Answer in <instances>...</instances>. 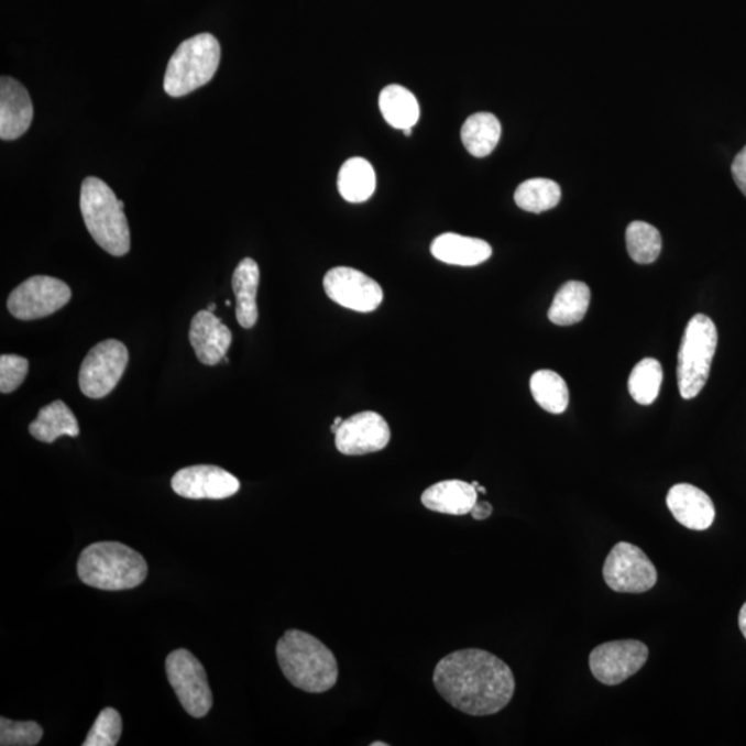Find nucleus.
<instances>
[{"label": "nucleus", "instance_id": "c756f323", "mask_svg": "<svg viewBox=\"0 0 746 746\" xmlns=\"http://www.w3.org/2000/svg\"><path fill=\"white\" fill-rule=\"evenodd\" d=\"M122 734V717L113 707H105L91 726L84 746H116Z\"/></svg>", "mask_w": 746, "mask_h": 746}, {"label": "nucleus", "instance_id": "f8f14e48", "mask_svg": "<svg viewBox=\"0 0 746 746\" xmlns=\"http://www.w3.org/2000/svg\"><path fill=\"white\" fill-rule=\"evenodd\" d=\"M329 299L359 312L375 311L383 301V289L375 279L351 267H334L323 277Z\"/></svg>", "mask_w": 746, "mask_h": 746}, {"label": "nucleus", "instance_id": "393cba45", "mask_svg": "<svg viewBox=\"0 0 746 746\" xmlns=\"http://www.w3.org/2000/svg\"><path fill=\"white\" fill-rule=\"evenodd\" d=\"M380 108L386 122L399 131L414 128L419 121V102L403 86L391 85L383 89L380 96Z\"/></svg>", "mask_w": 746, "mask_h": 746}, {"label": "nucleus", "instance_id": "7c9ffc66", "mask_svg": "<svg viewBox=\"0 0 746 746\" xmlns=\"http://www.w3.org/2000/svg\"><path fill=\"white\" fill-rule=\"evenodd\" d=\"M43 728L35 722H13L0 718V745L34 746L41 743Z\"/></svg>", "mask_w": 746, "mask_h": 746}, {"label": "nucleus", "instance_id": "bb28decb", "mask_svg": "<svg viewBox=\"0 0 746 746\" xmlns=\"http://www.w3.org/2000/svg\"><path fill=\"white\" fill-rule=\"evenodd\" d=\"M561 188L549 178H529L517 187L515 201L517 207L531 213H542L559 205Z\"/></svg>", "mask_w": 746, "mask_h": 746}, {"label": "nucleus", "instance_id": "0eeeda50", "mask_svg": "<svg viewBox=\"0 0 746 746\" xmlns=\"http://www.w3.org/2000/svg\"><path fill=\"white\" fill-rule=\"evenodd\" d=\"M167 680L188 715L207 716L213 705L212 690L202 663L194 654L178 648L166 658Z\"/></svg>", "mask_w": 746, "mask_h": 746}, {"label": "nucleus", "instance_id": "4be33fe9", "mask_svg": "<svg viewBox=\"0 0 746 746\" xmlns=\"http://www.w3.org/2000/svg\"><path fill=\"white\" fill-rule=\"evenodd\" d=\"M79 431L77 418L62 399L43 407L30 425L31 436L47 445H52L62 436L78 437Z\"/></svg>", "mask_w": 746, "mask_h": 746}, {"label": "nucleus", "instance_id": "2f4dec72", "mask_svg": "<svg viewBox=\"0 0 746 746\" xmlns=\"http://www.w3.org/2000/svg\"><path fill=\"white\" fill-rule=\"evenodd\" d=\"M30 362L24 356L3 354L0 356V392L13 393L23 385L29 375Z\"/></svg>", "mask_w": 746, "mask_h": 746}, {"label": "nucleus", "instance_id": "a211bd4d", "mask_svg": "<svg viewBox=\"0 0 746 746\" xmlns=\"http://www.w3.org/2000/svg\"><path fill=\"white\" fill-rule=\"evenodd\" d=\"M431 255L452 266L472 267L489 261L492 248L479 238L464 237L456 232H446L436 238L430 246Z\"/></svg>", "mask_w": 746, "mask_h": 746}, {"label": "nucleus", "instance_id": "6ab92c4d", "mask_svg": "<svg viewBox=\"0 0 746 746\" xmlns=\"http://www.w3.org/2000/svg\"><path fill=\"white\" fill-rule=\"evenodd\" d=\"M478 490L461 480L440 481L429 486L421 495V504L431 512L464 516L478 504Z\"/></svg>", "mask_w": 746, "mask_h": 746}, {"label": "nucleus", "instance_id": "9d476101", "mask_svg": "<svg viewBox=\"0 0 746 746\" xmlns=\"http://www.w3.org/2000/svg\"><path fill=\"white\" fill-rule=\"evenodd\" d=\"M603 577L618 593H645L656 586L658 574L645 551L628 542L616 544L605 559Z\"/></svg>", "mask_w": 746, "mask_h": 746}, {"label": "nucleus", "instance_id": "39448f33", "mask_svg": "<svg viewBox=\"0 0 746 746\" xmlns=\"http://www.w3.org/2000/svg\"><path fill=\"white\" fill-rule=\"evenodd\" d=\"M220 56V43L212 34H199L184 41L167 64L166 94L183 97L202 88L218 72Z\"/></svg>", "mask_w": 746, "mask_h": 746}, {"label": "nucleus", "instance_id": "f704fd0d", "mask_svg": "<svg viewBox=\"0 0 746 746\" xmlns=\"http://www.w3.org/2000/svg\"><path fill=\"white\" fill-rule=\"evenodd\" d=\"M738 625H739L740 632H743V635L746 639V603L743 605V608H740V611H739Z\"/></svg>", "mask_w": 746, "mask_h": 746}, {"label": "nucleus", "instance_id": "6e6552de", "mask_svg": "<svg viewBox=\"0 0 746 746\" xmlns=\"http://www.w3.org/2000/svg\"><path fill=\"white\" fill-rule=\"evenodd\" d=\"M129 351L116 339L102 340L80 365L79 387L86 397L99 399L117 387L127 370Z\"/></svg>", "mask_w": 746, "mask_h": 746}, {"label": "nucleus", "instance_id": "c9c22d12", "mask_svg": "<svg viewBox=\"0 0 746 746\" xmlns=\"http://www.w3.org/2000/svg\"><path fill=\"white\" fill-rule=\"evenodd\" d=\"M342 424H343L342 418L334 419V424L332 425V431L337 432V430L339 429V426L342 425Z\"/></svg>", "mask_w": 746, "mask_h": 746}, {"label": "nucleus", "instance_id": "dca6fc26", "mask_svg": "<svg viewBox=\"0 0 746 746\" xmlns=\"http://www.w3.org/2000/svg\"><path fill=\"white\" fill-rule=\"evenodd\" d=\"M667 505L681 526L704 531L715 520V505L704 491L691 484H676L669 490Z\"/></svg>", "mask_w": 746, "mask_h": 746}, {"label": "nucleus", "instance_id": "58836bf2", "mask_svg": "<svg viewBox=\"0 0 746 746\" xmlns=\"http://www.w3.org/2000/svg\"><path fill=\"white\" fill-rule=\"evenodd\" d=\"M387 744L385 743H373L372 746H386Z\"/></svg>", "mask_w": 746, "mask_h": 746}, {"label": "nucleus", "instance_id": "9b49d317", "mask_svg": "<svg viewBox=\"0 0 746 746\" xmlns=\"http://www.w3.org/2000/svg\"><path fill=\"white\" fill-rule=\"evenodd\" d=\"M648 652V647L639 640L608 641L594 648L589 665L600 683L616 685L645 667Z\"/></svg>", "mask_w": 746, "mask_h": 746}, {"label": "nucleus", "instance_id": "b1692460", "mask_svg": "<svg viewBox=\"0 0 746 746\" xmlns=\"http://www.w3.org/2000/svg\"><path fill=\"white\" fill-rule=\"evenodd\" d=\"M502 133L501 122L490 112H479L463 123L461 138L464 149L475 158H484L495 150Z\"/></svg>", "mask_w": 746, "mask_h": 746}, {"label": "nucleus", "instance_id": "a878e982", "mask_svg": "<svg viewBox=\"0 0 746 746\" xmlns=\"http://www.w3.org/2000/svg\"><path fill=\"white\" fill-rule=\"evenodd\" d=\"M535 402L550 414L559 415L569 408L570 392L567 383L553 371H537L529 381Z\"/></svg>", "mask_w": 746, "mask_h": 746}, {"label": "nucleus", "instance_id": "5701e85b", "mask_svg": "<svg viewBox=\"0 0 746 746\" xmlns=\"http://www.w3.org/2000/svg\"><path fill=\"white\" fill-rule=\"evenodd\" d=\"M340 196L351 204L367 201L375 193L376 175L364 158H350L340 167L338 176Z\"/></svg>", "mask_w": 746, "mask_h": 746}, {"label": "nucleus", "instance_id": "72a5a7b5", "mask_svg": "<svg viewBox=\"0 0 746 746\" xmlns=\"http://www.w3.org/2000/svg\"><path fill=\"white\" fill-rule=\"evenodd\" d=\"M492 512H494V507L489 502H478L470 513H472L474 520H485L492 515Z\"/></svg>", "mask_w": 746, "mask_h": 746}, {"label": "nucleus", "instance_id": "f03ea898", "mask_svg": "<svg viewBox=\"0 0 746 746\" xmlns=\"http://www.w3.org/2000/svg\"><path fill=\"white\" fill-rule=\"evenodd\" d=\"M277 659L285 678L306 693H326L337 684V658L322 641L306 632H286L277 643Z\"/></svg>", "mask_w": 746, "mask_h": 746}, {"label": "nucleus", "instance_id": "473e14b6", "mask_svg": "<svg viewBox=\"0 0 746 746\" xmlns=\"http://www.w3.org/2000/svg\"><path fill=\"white\" fill-rule=\"evenodd\" d=\"M732 173L735 184H737L740 193L746 197V145L739 151L737 156H735L732 165Z\"/></svg>", "mask_w": 746, "mask_h": 746}, {"label": "nucleus", "instance_id": "aec40b11", "mask_svg": "<svg viewBox=\"0 0 746 746\" xmlns=\"http://www.w3.org/2000/svg\"><path fill=\"white\" fill-rule=\"evenodd\" d=\"M261 283V270L251 257L243 259L232 274V290L237 299L235 316L242 328L251 329L256 326L257 289Z\"/></svg>", "mask_w": 746, "mask_h": 746}, {"label": "nucleus", "instance_id": "e433bc0d", "mask_svg": "<svg viewBox=\"0 0 746 746\" xmlns=\"http://www.w3.org/2000/svg\"><path fill=\"white\" fill-rule=\"evenodd\" d=\"M216 308H218V306H216L215 303H210L207 310H209L210 312H213L216 310Z\"/></svg>", "mask_w": 746, "mask_h": 746}, {"label": "nucleus", "instance_id": "cd10ccee", "mask_svg": "<svg viewBox=\"0 0 746 746\" xmlns=\"http://www.w3.org/2000/svg\"><path fill=\"white\" fill-rule=\"evenodd\" d=\"M626 248L632 261L651 264L661 255L662 237L656 227L646 221H634L626 229Z\"/></svg>", "mask_w": 746, "mask_h": 746}, {"label": "nucleus", "instance_id": "c85d7f7f", "mask_svg": "<svg viewBox=\"0 0 746 746\" xmlns=\"http://www.w3.org/2000/svg\"><path fill=\"white\" fill-rule=\"evenodd\" d=\"M663 381L662 366L656 359H645L637 362L632 371L628 388L632 398L640 405H651L656 402Z\"/></svg>", "mask_w": 746, "mask_h": 746}, {"label": "nucleus", "instance_id": "ddd939ff", "mask_svg": "<svg viewBox=\"0 0 746 746\" xmlns=\"http://www.w3.org/2000/svg\"><path fill=\"white\" fill-rule=\"evenodd\" d=\"M334 436V445L340 453L356 457L385 450L392 432L382 415L365 410L343 420Z\"/></svg>", "mask_w": 746, "mask_h": 746}, {"label": "nucleus", "instance_id": "f3484780", "mask_svg": "<svg viewBox=\"0 0 746 746\" xmlns=\"http://www.w3.org/2000/svg\"><path fill=\"white\" fill-rule=\"evenodd\" d=\"M232 333L209 310L198 311L190 327V343L198 360L205 365H218L230 349Z\"/></svg>", "mask_w": 746, "mask_h": 746}, {"label": "nucleus", "instance_id": "f257e3e1", "mask_svg": "<svg viewBox=\"0 0 746 746\" xmlns=\"http://www.w3.org/2000/svg\"><path fill=\"white\" fill-rule=\"evenodd\" d=\"M432 683L448 704L472 716L495 715L509 704L516 690L515 674L507 663L478 648L442 658Z\"/></svg>", "mask_w": 746, "mask_h": 746}, {"label": "nucleus", "instance_id": "1a4fd4ad", "mask_svg": "<svg viewBox=\"0 0 746 746\" xmlns=\"http://www.w3.org/2000/svg\"><path fill=\"white\" fill-rule=\"evenodd\" d=\"M73 292L62 279L35 275L19 285L8 299L10 315L21 321L40 320L62 310Z\"/></svg>", "mask_w": 746, "mask_h": 746}, {"label": "nucleus", "instance_id": "ea45409f", "mask_svg": "<svg viewBox=\"0 0 746 746\" xmlns=\"http://www.w3.org/2000/svg\"><path fill=\"white\" fill-rule=\"evenodd\" d=\"M226 306H231V301H230V300H226Z\"/></svg>", "mask_w": 746, "mask_h": 746}, {"label": "nucleus", "instance_id": "4468645a", "mask_svg": "<svg viewBox=\"0 0 746 746\" xmlns=\"http://www.w3.org/2000/svg\"><path fill=\"white\" fill-rule=\"evenodd\" d=\"M172 489L187 500H226L241 489L240 480L219 467L198 464L178 470Z\"/></svg>", "mask_w": 746, "mask_h": 746}, {"label": "nucleus", "instance_id": "4c0bfd02", "mask_svg": "<svg viewBox=\"0 0 746 746\" xmlns=\"http://www.w3.org/2000/svg\"><path fill=\"white\" fill-rule=\"evenodd\" d=\"M413 129H414V128H407V129H404L403 132H404L405 136H410V133H413Z\"/></svg>", "mask_w": 746, "mask_h": 746}, {"label": "nucleus", "instance_id": "7ed1b4c3", "mask_svg": "<svg viewBox=\"0 0 746 746\" xmlns=\"http://www.w3.org/2000/svg\"><path fill=\"white\" fill-rule=\"evenodd\" d=\"M147 561L139 551L119 542H97L80 553L78 575L86 585L101 591H127L145 581Z\"/></svg>", "mask_w": 746, "mask_h": 746}, {"label": "nucleus", "instance_id": "423d86ee", "mask_svg": "<svg viewBox=\"0 0 746 746\" xmlns=\"http://www.w3.org/2000/svg\"><path fill=\"white\" fill-rule=\"evenodd\" d=\"M716 349L715 322L705 315L691 318L678 354V386L681 397L693 399L699 396L710 377Z\"/></svg>", "mask_w": 746, "mask_h": 746}, {"label": "nucleus", "instance_id": "412c9836", "mask_svg": "<svg viewBox=\"0 0 746 746\" xmlns=\"http://www.w3.org/2000/svg\"><path fill=\"white\" fill-rule=\"evenodd\" d=\"M591 305V289L580 281H569L555 296L548 317L555 326L570 327L585 318Z\"/></svg>", "mask_w": 746, "mask_h": 746}, {"label": "nucleus", "instance_id": "2eb2a0df", "mask_svg": "<svg viewBox=\"0 0 746 746\" xmlns=\"http://www.w3.org/2000/svg\"><path fill=\"white\" fill-rule=\"evenodd\" d=\"M34 106L29 90L10 77L0 79V139L15 140L29 131Z\"/></svg>", "mask_w": 746, "mask_h": 746}, {"label": "nucleus", "instance_id": "20e7f679", "mask_svg": "<svg viewBox=\"0 0 746 746\" xmlns=\"http://www.w3.org/2000/svg\"><path fill=\"white\" fill-rule=\"evenodd\" d=\"M124 205L99 177H86L80 187V212L86 227L99 246L112 256H124L131 251Z\"/></svg>", "mask_w": 746, "mask_h": 746}]
</instances>
